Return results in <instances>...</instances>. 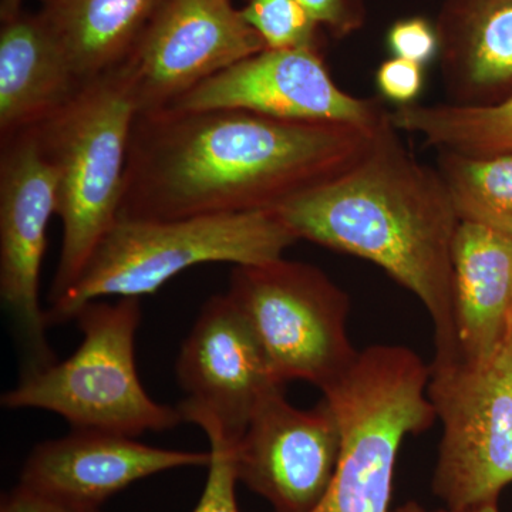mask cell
Wrapping results in <instances>:
<instances>
[{"label": "cell", "mask_w": 512, "mask_h": 512, "mask_svg": "<svg viewBox=\"0 0 512 512\" xmlns=\"http://www.w3.org/2000/svg\"><path fill=\"white\" fill-rule=\"evenodd\" d=\"M265 49L231 0H167L124 63L138 114L167 109L198 84Z\"/></svg>", "instance_id": "cell-10"}, {"label": "cell", "mask_w": 512, "mask_h": 512, "mask_svg": "<svg viewBox=\"0 0 512 512\" xmlns=\"http://www.w3.org/2000/svg\"><path fill=\"white\" fill-rule=\"evenodd\" d=\"M440 170L461 221L512 237V153L470 157L440 151Z\"/></svg>", "instance_id": "cell-20"}, {"label": "cell", "mask_w": 512, "mask_h": 512, "mask_svg": "<svg viewBox=\"0 0 512 512\" xmlns=\"http://www.w3.org/2000/svg\"><path fill=\"white\" fill-rule=\"evenodd\" d=\"M207 434L210 441V464L207 483L197 507L192 512H241L237 501V467H235V444L222 434L220 427L207 419L198 417L191 421Z\"/></svg>", "instance_id": "cell-22"}, {"label": "cell", "mask_w": 512, "mask_h": 512, "mask_svg": "<svg viewBox=\"0 0 512 512\" xmlns=\"http://www.w3.org/2000/svg\"><path fill=\"white\" fill-rule=\"evenodd\" d=\"M393 512H427L423 507L416 501H409V503L400 505L399 508H396Z\"/></svg>", "instance_id": "cell-28"}, {"label": "cell", "mask_w": 512, "mask_h": 512, "mask_svg": "<svg viewBox=\"0 0 512 512\" xmlns=\"http://www.w3.org/2000/svg\"><path fill=\"white\" fill-rule=\"evenodd\" d=\"M376 80L386 99L399 104V107L410 106L423 87V66L402 57H393L379 67Z\"/></svg>", "instance_id": "cell-24"}, {"label": "cell", "mask_w": 512, "mask_h": 512, "mask_svg": "<svg viewBox=\"0 0 512 512\" xmlns=\"http://www.w3.org/2000/svg\"><path fill=\"white\" fill-rule=\"evenodd\" d=\"M23 10V0H0V19L2 22L15 18Z\"/></svg>", "instance_id": "cell-27"}, {"label": "cell", "mask_w": 512, "mask_h": 512, "mask_svg": "<svg viewBox=\"0 0 512 512\" xmlns=\"http://www.w3.org/2000/svg\"><path fill=\"white\" fill-rule=\"evenodd\" d=\"M282 383L305 380L322 392L355 362L350 301L316 266L284 258L237 265L227 292Z\"/></svg>", "instance_id": "cell-7"}, {"label": "cell", "mask_w": 512, "mask_h": 512, "mask_svg": "<svg viewBox=\"0 0 512 512\" xmlns=\"http://www.w3.org/2000/svg\"><path fill=\"white\" fill-rule=\"evenodd\" d=\"M181 111L245 110L274 119L382 126L389 113L333 82L319 49H265L174 101Z\"/></svg>", "instance_id": "cell-12"}, {"label": "cell", "mask_w": 512, "mask_h": 512, "mask_svg": "<svg viewBox=\"0 0 512 512\" xmlns=\"http://www.w3.org/2000/svg\"><path fill=\"white\" fill-rule=\"evenodd\" d=\"M239 10L266 49H319L320 26L299 0H242Z\"/></svg>", "instance_id": "cell-21"}, {"label": "cell", "mask_w": 512, "mask_h": 512, "mask_svg": "<svg viewBox=\"0 0 512 512\" xmlns=\"http://www.w3.org/2000/svg\"><path fill=\"white\" fill-rule=\"evenodd\" d=\"M380 127L245 110L137 114L119 220L275 211L352 167Z\"/></svg>", "instance_id": "cell-1"}, {"label": "cell", "mask_w": 512, "mask_h": 512, "mask_svg": "<svg viewBox=\"0 0 512 512\" xmlns=\"http://www.w3.org/2000/svg\"><path fill=\"white\" fill-rule=\"evenodd\" d=\"M443 426L431 488L450 511L498 504L512 483V335L476 365L430 366Z\"/></svg>", "instance_id": "cell-8"}, {"label": "cell", "mask_w": 512, "mask_h": 512, "mask_svg": "<svg viewBox=\"0 0 512 512\" xmlns=\"http://www.w3.org/2000/svg\"><path fill=\"white\" fill-rule=\"evenodd\" d=\"M453 264V365H476L495 355L512 335V237L461 221Z\"/></svg>", "instance_id": "cell-15"}, {"label": "cell", "mask_w": 512, "mask_h": 512, "mask_svg": "<svg viewBox=\"0 0 512 512\" xmlns=\"http://www.w3.org/2000/svg\"><path fill=\"white\" fill-rule=\"evenodd\" d=\"M138 114L126 64L90 80L63 109L32 128L57 174L62 248L49 305L72 288L119 221L131 130Z\"/></svg>", "instance_id": "cell-3"}, {"label": "cell", "mask_w": 512, "mask_h": 512, "mask_svg": "<svg viewBox=\"0 0 512 512\" xmlns=\"http://www.w3.org/2000/svg\"><path fill=\"white\" fill-rule=\"evenodd\" d=\"M389 119L397 131L416 134L439 151L470 157L512 153V94L488 104H410Z\"/></svg>", "instance_id": "cell-19"}, {"label": "cell", "mask_w": 512, "mask_h": 512, "mask_svg": "<svg viewBox=\"0 0 512 512\" xmlns=\"http://www.w3.org/2000/svg\"><path fill=\"white\" fill-rule=\"evenodd\" d=\"M296 241L275 212L119 220L72 288L49 305L47 323L72 320L84 305L104 296L141 299L195 265L266 264L284 258Z\"/></svg>", "instance_id": "cell-4"}, {"label": "cell", "mask_w": 512, "mask_h": 512, "mask_svg": "<svg viewBox=\"0 0 512 512\" xmlns=\"http://www.w3.org/2000/svg\"><path fill=\"white\" fill-rule=\"evenodd\" d=\"M84 84L39 13L22 10L2 22L0 140L50 119Z\"/></svg>", "instance_id": "cell-16"}, {"label": "cell", "mask_w": 512, "mask_h": 512, "mask_svg": "<svg viewBox=\"0 0 512 512\" xmlns=\"http://www.w3.org/2000/svg\"><path fill=\"white\" fill-rule=\"evenodd\" d=\"M0 512H100L97 510H82V508L69 507L55 503L23 490L22 487H16L3 497Z\"/></svg>", "instance_id": "cell-26"}, {"label": "cell", "mask_w": 512, "mask_h": 512, "mask_svg": "<svg viewBox=\"0 0 512 512\" xmlns=\"http://www.w3.org/2000/svg\"><path fill=\"white\" fill-rule=\"evenodd\" d=\"M342 433L332 404L323 397L298 409L285 392L266 399L235 444L239 483L275 512H311L325 497L338 468Z\"/></svg>", "instance_id": "cell-13"}, {"label": "cell", "mask_w": 512, "mask_h": 512, "mask_svg": "<svg viewBox=\"0 0 512 512\" xmlns=\"http://www.w3.org/2000/svg\"><path fill=\"white\" fill-rule=\"evenodd\" d=\"M439 37L458 104L511 86L512 0H450Z\"/></svg>", "instance_id": "cell-18"}, {"label": "cell", "mask_w": 512, "mask_h": 512, "mask_svg": "<svg viewBox=\"0 0 512 512\" xmlns=\"http://www.w3.org/2000/svg\"><path fill=\"white\" fill-rule=\"evenodd\" d=\"M53 215L57 174L33 131L0 140V298L25 355L26 373L57 362L39 296Z\"/></svg>", "instance_id": "cell-9"}, {"label": "cell", "mask_w": 512, "mask_h": 512, "mask_svg": "<svg viewBox=\"0 0 512 512\" xmlns=\"http://www.w3.org/2000/svg\"><path fill=\"white\" fill-rule=\"evenodd\" d=\"M309 16L333 35L348 36L363 22L362 9L355 0H299Z\"/></svg>", "instance_id": "cell-25"}, {"label": "cell", "mask_w": 512, "mask_h": 512, "mask_svg": "<svg viewBox=\"0 0 512 512\" xmlns=\"http://www.w3.org/2000/svg\"><path fill=\"white\" fill-rule=\"evenodd\" d=\"M434 512H500V510H498V504H491V505H484V507H480V508H474V510H468V511H450V510H446V508H443V510L434 511Z\"/></svg>", "instance_id": "cell-29"}, {"label": "cell", "mask_w": 512, "mask_h": 512, "mask_svg": "<svg viewBox=\"0 0 512 512\" xmlns=\"http://www.w3.org/2000/svg\"><path fill=\"white\" fill-rule=\"evenodd\" d=\"M389 117L372 147L275 212L296 238L359 256L420 299L434 325L431 366L456 362L454 242L461 220L439 171L404 146Z\"/></svg>", "instance_id": "cell-2"}, {"label": "cell", "mask_w": 512, "mask_h": 512, "mask_svg": "<svg viewBox=\"0 0 512 512\" xmlns=\"http://www.w3.org/2000/svg\"><path fill=\"white\" fill-rule=\"evenodd\" d=\"M387 40L394 57H402L420 66L431 62L440 49L439 32L423 18L394 23Z\"/></svg>", "instance_id": "cell-23"}, {"label": "cell", "mask_w": 512, "mask_h": 512, "mask_svg": "<svg viewBox=\"0 0 512 512\" xmlns=\"http://www.w3.org/2000/svg\"><path fill=\"white\" fill-rule=\"evenodd\" d=\"M82 82L119 69L167 0H35Z\"/></svg>", "instance_id": "cell-17"}, {"label": "cell", "mask_w": 512, "mask_h": 512, "mask_svg": "<svg viewBox=\"0 0 512 512\" xmlns=\"http://www.w3.org/2000/svg\"><path fill=\"white\" fill-rule=\"evenodd\" d=\"M429 380L430 367L413 350L377 345L322 390L338 416L342 448L332 483L311 512H390L404 439L437 419Z\"/></svg>", "instance_id": "cell-5"}, {"label": "cell", "mask_w": 512, "mask_h": 512, "mask_svg": "<svg viewBox=\"0 0 512 512\" xmlns=\"http://www.w3.org/2000/svg\"><path fill=\"white\" fill-rule=\"evenodd\" d=\"M177 380L187 397L178 404L184 421H214L238 443L258 407L285 383L275 376L264 350L231 298L215 295L202 306L178 355Z\"/></svg>", "instance_id": "cell-11"}, {"label": "cell", "mask_w": 512, "mask_h": 512, "mask_svg": "<svg viewBox=\"0 0 512 512\" xmlns=\"http://www.w3.org/2000/svg\"><path fill=\"white\" fill-rule=\"evenodd\" d=\"M210 451L165 450L134 437L73 430L37 444L20 471L19 487L55 503L100 511L128 485L183 467H207Z\"/></svg>", "instance_id": "cell-14"}, {"label": "cell", "mask_w": 512, "mask_h": 512, "mask_svg": "<svg viewBox=\"0 0 512 512\" xmlns=\"http://www.w3.org/2000/svg\"><path fill=\"white\" fill-rule=\"evenodd\" d=\"M83 340L64 362L26 373L2 396L5 409H39L62 416L73 430L134 437L174 429L177 407L148 396L136 367L140 298L93 301L74 316Z\"/></svg>", "instance_id": "cell-6"}]
</instances>
